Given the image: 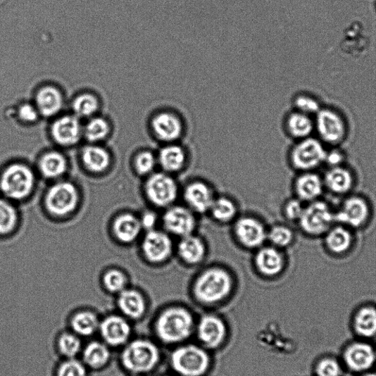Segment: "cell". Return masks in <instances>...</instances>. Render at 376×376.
<instances>
[{"label": "cell", "mask_w": 376, "mask_h": 376, "mask_svg": "<svg viewBox=\"0 0 376 376\" xmlns=\"http://www.w3.org/2000/svg\"><path fill=\"white\" fill-rule=\"evenodd\" d=\"M194 314L183 306H170L161 311L153 322V331L158 340L165 346L184 344L195 332Z\"/></svg>", "instance_id": "obj_1"}, {"label": "cell", "mask_w": 376, "mask_h": 376, "mask_svg": "<svg viewBox=\"0 0 376 376\" xmlns=\"http://www.w3.org/2000/svg\"><path fill=\"white\" fill-rule=\"evenodd\" d=\"M161 361V351L155 341L145 337L132 338L120 349L118 363L128 375H146L156 370Z\"/></svg>", "instance_id": "obj_2"}, {"label": "cell", "mask_w": 376, "mask_h": 376, "mask_svg": "<svg viewBox=\"0 0 376 376\" xmlns=\"http://www.w3.org/2000/svg\"><path fill=\"white\" fill-rule=\"evenodd\" d=\"M234 286L233 277L227 270L212 267L199 273L194 282L192 293L199 303L213 306L227 301Z\"/></svg>", "instance_id": "obj_3"}, {"label": "cell", "mask_w": 376, "mask_h": 376, "mask_svg": "<svg viewBox=\"0 0 376 376\" xmlns=\"http://www.w3.org/2000/svg\"><path fill=\"white\" fill-rule=\"evenodd\" d=\"M169 363L180 376H203L211 369V356L200 345L181 344L170 353Z\"/></svg>", "instance_id": "obj_4"}, {"label": "cell", "mask_w": 376, "mask_h": 376, "mask_svg": "<svg viewBox=\"0 0 376 376\" xmlns=\"http://www.w3.org/2000/svg\"><path fill=\"white\" fill-rule=\"evenodd\" d=\"M35 185V176L27 165L14 163L6 168L0 175V191L12 200L27 198Z\"/></svg>", "instance_id": "obj_5"}, {"label": "cell", "mask_w": 376, "mask_h": 376, "mask_svg": "<svg viewBox=\"0 0 376 376\" xmlns=\"http://www.w3.org/2000/svg\"><path fill=\"white\" fill-rule=\"evenodd\" d=\"M334 222L335 213L330 205L318 199L305 205L298 224L304 234L319 237L326 234Z\"/></svg>", "instance_id": "obj_6"}, {"label": "cell", "mask_w": 376, "mask_h": 376, "mask_svg": "<svg viewBox=\"0 0 376 376\" xmlns=\"http://www.w3.org/2000/svg\"><path fill=\"white\" fill-rule=\"evenodd\" d=\"M132 322L118 313L101 316L98 335L113 350H120L132 338Z\"/></svg>", "instance_id": "obj_7"}, {"label": "cell", "mask_w": 376, "mask_h": 376, "mask_svg": "<svg viewBox=\"0 0 376 376\" xmlns=\"http://www.w3.org/2000/svg\"><path fill=\"white\" fill-rule=\"evenodd\" d=\"M145 193L149 201L160 208L173 206L179 195V187L172 175L153 173L148 177Z\"/></svg>", "instance_id": "obj_8"}, {"label": "cell", "mask_w": 376, "mask_h": 376, "mask_svg": "<svg viewBox=\"0 0 376 376\" xmlns=\"http://www.w3.org/2000/svg\"><path fill=\"white\" fill-rule=\"evenodd\" d=\"M200 346L208 351L223 346L228 337L225 320L215 314H204L196 323L195 332Z\"/></svg>", "instance_id": "obj_9"}, {"label": "cell", "mask_w": 376, "mask_h": 376, "mask_svg": "<svg viewBox=\"0 0 376 376\" xmlns=\"http://www.w3.org/2000/svg\"><path fill=\"white\" fill-rule=\"evenodd\" d=\"M79 201L76 187L70 182L57 183L49 188L45 203L48 211L56 216H65L73 213Z\"/></svg>", "instance_id": "obj_10"}, {"label": "cell", "mask_w": 376, "mask_h": 376, "mask_svg": "<svg viewBox=\"0 0 376 376\" xmlns=\"http://www.w3.org/2000/svg\"><path fill=\"white\" fill-rule=\"evenodd\" d=\"M327 151L318 140L302 139L292 150L290 160L293 166L301 173L313 172L324 163Z\"/></svg>", "instance_id": "obj_11"}, {"label": "cell", "mask_w": 376, "mask_h": 376, "mask_svg": "<svg viewBox=\"0 0 376 376\" xmlns=\"http://www.w3.org/2000/svg\"><path fill=\"white\" fill-rule=\"evenodd\" d=\"M368 201L360 196H351L341 203L335 213V222L350 229L361 228L367 224L370 216Z\"/></svg>", "instance_id": "obj_12"}, {"label": "cell", "mask_w": 376, "mask_h": 376, "mask_svg": "<svg viewBox=\"0 0 376 376\" xmlns=\"http://www.w3.org/2000/svg\"><path fill=\"white\" fill-rule=\"evenodd\" d=\"M234 234L244 247L258 249L267 242L268 230L261 220L246 215L236 220Z\"/></svg>", "instance_id": "obj_13"}, {"label": "cell", "mask_w": 376, "mask_h": 376, "mask_svg": "<svg viewBox=\"0 0 376 376\" xmlns=\"http://www.w3.org/2000/svg\"><path fill=\"white\" fill-rule=\"evenodd\" d=\"M195 214L187 206L180 205L166 208L162 217L165 231L180 238L194 234L196 227Z\"/></svg>", "instance_id": "obj_14"}, {"label": "cell", "mask_w": 376, "mask_h": 376, "mask_svg": "<svg viewBox=\"0 0 376 376\" xmlns=\"http://www.w3.org/2000/svg\"><path fill=\"white\" fill-rule=\"evenodd\" d=\"M142 248L145 258L153 264L166 262L174 251V244L170 235L165 231L158 230L146 232Z\"/></svg>", "instance_id": "obj_15"}, {"label": "cell", "mask_w": 376, "mask_h": 376, "mask_svg": "<svg viewBox=\"0 0 376 376\" xmlns=\"http://www.w3.org/2000/svg\"><path fill=\"white\" fill-rule=\"evenodd\" d=\"M117 313L132 323L144 319L148 311V303L144 295L138 289L126 288L117 295Z\"/></svg>", "instance_id": "obj_16"}, {"label": "cell", "mask_w": 376, "mask_h": 376, "mask_svg": "<svg viewBox=\"0 0 376 376\" xmlns=\"http://www.w3.org/2000/svg\"><path fill=\"white\" fill-rule=\"evenodd\" d=\"M183 197L188 208L194 213L202 214L209 213L216 196L208 184L194 181L185 187Z\"/></svg>", "instance_id": "obj_17"}, {"label": "cell", "mask_w": 376, "mask_h": 376, "mask_svg": "<svg viewBox=\"0 0 376 376\" xmlns=\"http://www.w3.org/2000/svg\"><path fill=\"white\" fill-rule=\"evenodd\" d=\"M113 351L100 339H91L84 344L80 358L90 372H99L110 365Z\"/></svg>", "instance_id": "obj_18"}, {"label": "cell", "mask_w": 376, "mask_h": 376, "mask_svg": "<svg viewBox=\"0 0 376 376\" xmlns=\"http://www.w3.org/2000/svg\"><path fill=\"white\" fill-rule=\"evenodd\" d=\"M254 265L263 277H276L280 275L284 269V256L280 249L272 246H263L256 251Z\"/></svg>", "instance_id": "obj_19"}, {"label": "cell", "mask_w": 376, "mask_h": 376, "mask_svg": "<svg viewBox=\"0 0 376 376\" xmlns=\"http://www.w3.org/2000/svg\"><path fill=\"white\" fill-rule=\"evenodd\" d=\"M317 129L322 140L331 144H338L346 135L343 119L330 110H322L318 113Z\"/></svg>", "instance_id": "obj_20"}, {"label": "cell", "mask_w": 376, "mask_h": 376, "mask_svg": "<svg viewBox=\"0 0 376 376\" xmlns=\"http://www.w3.org/2000/svg\"><path fill=\"white\" fill-rule=\"evenodd\" d=\"M101 318L92 309H80L72 313L68 319V330L82 339H92L98 334Z\"/></svg>", "instance_id": "obj_21"}, {"label": "cell", "mask_w": 376, "mask_h": 376, "mask_svg": "<svg viewBox=\"0 0 376 376\" xmlns=\"http://www.w3.org/2000/svg\"><path fill=\"white\" fill-rule=\"evenodd\" d=\"M151 126L158 139L173 144L182 134L183 126L180 118L173 113L163 112L153 118Z\"/></svg>", "instance_id": "obj_22"}, {"label": "cell", "mask_w": 376, "mask_h": 376, "mask_svg": "<svg viewBox=\"0 0 376 376\" xmlns=\"http://www.w3.org/2000/svg\"><path fill=\"white\" fill-rule=\"evenodd\" d=\"M51 132L56 143L61 146H70L80 141L82 128L77 117L65 115L57 119Z\"/></svg>", "instance_id": "obj_23"}, {"label": "cell", "mask_w": 376, "mask_h": 376, "mask_svg": "<svg viewBox=\"0 0 376 376\" xmlns=\"http://www.w3.org/2000/svg\"><path fill=\"white\" fill-rule=\"evenodd\" d=\"M375 358L374 349L365 343L353 344L344 352V361L346 365L355 372L369 370L373 366Z\"/></svg>", "instance_id": "obj_24"}, {"label": "cell", "mask_w": 376, "mask_h": 376, "mask_svg": "<svg viewBox=\"0 0 376 376\" xmlns=\"http://www.w3.org/2000/svg\"><path fill=\"white\" fill-rule=\"evenodd\" d=\"M325 186L322 178L313 172L302 173L296 180L294 189L296 197L303 203L318 200Z\"/></svg>", "instance_id": "obj_25"}, {"label": "cell", "mask_w": 376, "mask_h": 376, "mask_svg": "<svg viewBox=\"0 0 376 376\" xmlns=\"http://www.w3.org/2000/svg\"><path fill=\"white\" fill-rule=\"evenodd\" d=\"M177 251L180 260L189 265L202 263L207 253L206 245L201 237L194 234L181 237Z\"/></svg>", "instance_id": "obj_26"}, {"label": "cell", "mask_w": 376, "mask_h": 376, "mask_svg": "<svg viewBox=\"0 0 376 376\" xmlns=\"http://www.w3.org/2000/svg\"><path fill=\"white\" fill-rule=\"evenodd\" d=\"M322 180L325 187L332 193L339 195L349 193L354 183L351 170L343 165L329 168Z\"/></svg>", "instance_id": "obj_27"}, {"label": "cell", "mask_w": 376, "mask_h": 376, "mask_svg": "<svg viewBox=\"0 0 376 376\" xmlns=\"http://www.w3.org/2000/svg\"><path fill=\"white\" fill-rule=\"evenodd\" d=\"M324 244L334 255H343L352 247L353 237L351 229L341 225L332 226L324 235Z\"/></svg>", "instance_id": "obj_28"}, {"label": "cell", "mask_w": 376, "mask_h": 376, "mask_svg": "<svg viewBox=\"0 0 376 376\" xmlns=\"http://www.w3.org/2000/svg\"><path fill=\"white\" fill-rule=\"evenodd\" d=\"M158 163L163 172L173 175L184 168L187 161L184 149L177 144H168L159 152Z\"/></svg>", "instance_id": "obj_29"}, {"label": "cell", "mask_w": 376, "mask_h": 376, "mask_svg": "<svg viewBox=\"0 0 376 376\" xmlns=\"http://www.w3.org/2000/svg\"><path fill=\"white\" fill-rule=\"evenodd\" d=\"M142 230L139 218L129 213L117 217L113 224L115 236L125 244L134 242Z\"/></svg>", "instance_id": "obj_30"}, {"label": "cell", "mask_w": 376, "mask_h": 376, "mask_svg": "<svg viewBox=\"0 0 376 376\" xmlns=\"http://www.w3.org/2000/svg\"><path fill=\"white\" fill-rule=\"evenodd\" d=\"M37 108L44 116L50 117L58 113L63 104L61 92L54 87L41 89L36 97Z\"/></svg>", "instance_id": "obj_31"}, {"label": "cell", "mask_w": 376, "mask_h": 376, "mask_svg": "<svg viewBox=\"0 0 376 376\" xmlns=\"http://www.w3.org/2000/svg\"><path fill=\"white\" fill-rule=\"evenodd\" d=\"M83 346V339L70 330L61 332L55 341L56 352L61 358H80Z\"/></svg>", "instance_id": "obj_32"}, {"label": "cell", "mask_w": 376, "mask_h": 376, "mask_svg": "<svg viewBox=\"0 0 376 376\" xmlns=\"http://www.w3.org/2000/svg\"><path fill=\"white\" fill-rule=\"evenodd\" d=\"M82 160L84 165L94 173L104 172L111 163L108 151L97 146L84 148L82 153Z\"/></svg>", "instance_id": "obj_33"}, {"label": "cell", "mask_w": 376, "mask_h": 376, "mask_svg": "<svg viewBox=\"0 0 376 376\" xmlns=\"http://www.w3.org/2000/svg\"><path fill=\"white\" fill-rule=\"evenodd\" d=\"M40 172L48 179H56L65 174L67 170V161L61 153L50 151L41 158Z\"/></svg>", "instance_id": "obj_34"}, {"label": "cell", "mask_w": 376, "mask_h": 376, "mask_svg": "<svg viewBox=\"0 0 376 376\" xmlns=\"http://www.w3.org/2000/svg\"><path fill=\"white\" fill-rule=\"evenodd\" d=\"M354 330L358 335L372 337L376 334V309L365 306L358 311L354 318Z\"/></svg>", "instance_id": "obj_35"}, {"label": "cell", "mask_w": 376, "mask_h": 376, "mask_svg": "<svg viewBox=\"0 0 376 376\" xmlns=\"http://www.w3.org/2000/svg\"><path fill=\"white\" fill-rule=\"evenodd\" d=\"M209 213L219 223L227 224L235 219L237 206L236 203L229 197H215Z\"/></svg>", "instance_id": "obj_36"}, {"label": "cell", "mask_w": 376, "mask_h": 376, "mask_svg": "<svg viewBox=\"0 0 376 376\" xmlns=\"http://www.w3.org/2000/svg\"><path fill=\"white\" fill-rule=\"evenodd\" d=\"M287 127L295 138L304 139L308 138L312 132L313 124L308 115L299 112L289 117Z\"/></svg>", "instance_id": "obj_37"}, {"label": "cell", "mask_w": 376, "mask_h": 376, "mask_svg": "<svg viewBox=\"0 0 376 376\" xmlns=\"http://www.w3.org/2000/svg\"><path fill=\"white\" fill-rule=\"evenodd\" d=\"M18 222L17 214L13 205L5 198L0 197V235H7L15 228Z\"/></svg>", "instance_id": "obj_38"}, {"label": "cell", "mask_w": 376, "mask_h": 376, "mask_svg": "<svg viewBox=\"0 0 376 376\" xmlns=\"http://www.w3.org/2000/svg\"><path fill=\"white\" fill-rule=\"evenodd\" d=\"M294 239V231L286 225H277L268 230L267 241L270 246L280 250L292 245Z\"/></svg>", "instance_id": "obj_39"}, {"label": "cell", "mask_w": 376, "mask_h": 376, "mask_svg": "<svg viewBox=\"0 0 376 376\" xmlns=\"http://www.w3.org/2000/svg\"><path fill=\"white\" fill-rule=\"evenodd\" d=\"M90 371L80 358H61L54 369V376H89Z\"/></svg>", "instance_id": "obj_40"}, {"label": "cell", "mask_w": 376, "mask_h": 376, "mask_svg": "<svg viewBox=\"0 0 376 376\" xmlns=\"http://www.w3.org/2000/svg\"><path fill=\"white\" fill-rule=\"evenodd\" d=\"M73 108L79 117H90L98 111L99 101L97 98L91 94H83L74 100Z\"/></svg>", "instance_id": "obj_41"}, {"label": "cell", "mask_w": 376, "mask_h": 376, "mask_svg": "<svg viewBox=\"0 0 376 376\" xmlns=\"http://www.w3.org/2000/svg\"><path fill=\"white\" fill-rule=\"evenodd\" d=\"M110 133V125L105 119L95 118L84 128V135L90 142H99L107 138Z\"/></svg>", "instance_id": "obj_42"}, {"label": "cell", "mask_w": 376, "mask_h": 376, "mask_svg": "<svg viewBox=\"0 0 376 376\" xmlns=\"http://www.w3.org/2000/svg\"><path fill=\"white\" fill-rule=\"evenodd\" d=\"M104 285L110 294L118 295L127 288V280L124 273L118 270L112 269L106 272Z\"/></svg>", "instance_id": "obj_43"}, {"label": "cell", "mask_w": 376, "mask_h": 376, "mask_svg": "<svg viewBox=\"0 0 376 376\" xmlns=\"http://www.w3.org/2000/svg\"><path fill=\"white\" fill-rule=\"evenodd\" d=\"M158 158L149 151H144L139 153L134 161V167L140 175L149 176L155 173Z\"/></svg>", "instance_id": "obj_44"}, {"label": "cell", "mask_w": 376, "mask_h": 376, "mask_svg": "<svg viewBox=\"0 0 376 376\" xmlns=\"http://www.w3.org/2000/svg\"><path fill=\"white\" fill-rule=\"evenodd\" d=\"M304 208V203L297 197L290 199L284 205L283 213L288 220L298 223Z\"/></svg>", "instance_id": "obj_45"}, {"label": "cell", "mask_w": 376, "mask_h": 376, "mask_svg": "<svg viewBox=\"0 0 376 376\" xmlns=\"http://www.w3.org/2000/svg\"><path fill=\"white\" fill-rule=\"evenodd\" d=\"M318 376H340L341 369L337 361L332 358H325L316 366Z\"/></svg>", "instance_id": "obj_46"}, {"label": "cell", "mask_w": 376, "mask_h": 376, "mask_svg": "<svg viewBox=\"0 0 376 376\" xmlns=\"http://www.w3.org/2000/svg\"><path fill=\"white\" fill-rule=\"evenodd\" d=\"M296 106L299 111L306 115L319 112L318 102L307 96H300L296 100Z\"/></svg>", "instance_id": "obj_47"}, {"label": "cell", "mask_w": 376, "mask_h": 376, "mask_svg": "<svg viewBox=\"0 0 376 376\" xmlns=\"http://www.w3.org/2000/svg\"><path fill=\"white\" fill-rule=\"evenodd\" d=\"M39 111L30 104H24L18 110V115L21 121L26 123L36 122L39 118Z\"/></svg>", "instance_id": "obj_48"}, {"label": "cell", "mask_w": 376, "mask_h": 376, "mask_svg": "<svg viewBox=\"0 0 376 376\" xmlns=\"http://www.w3.org/2000/svg\"><path fill=\"white\" fill-rule=\"evenodd\" d=\"M141 225L143 230L146 232L156 230V227L158 223V216L153 211H146L139 218Z\"/></svg>", "instance_id": "obj_49"}, {"label": "cell", "mask_w": 376, "mask_h": 376, "mask_svg": "<svg viewBox=\"0 0 376 376\" xmlns=\"http://www.w3.org/2000/svg\"><path fill=\"white\" fill-rule=\"evenodd\" d=\"M344 157L343 153L338 151H332L327 152L326 158H325L324 163H326L329 168L337 167L343 165Z\"/></svg>", "instance_id": "obj_50"}, {"label": "cell", "mask_w": 376, "mask_h": 376, "mask_svg": "<svg viewBox=\"0 0 376 376\" xmlns=\"http://www.w3.org/2000/svg\"><path fill=\"white\" fill-rule=\"evenodd\" d=\"M363 376H376V373H372V372L367 373V374H365V375H364Z\"/></svg>", "instance_id": "obj_51"}, {"label": "cell", "mask_w": 376, "mask_h": 376, "mask_svg": "<svg viewBox=\"0 0 376 376\" xmlns=\"http://www.w3.org/2000/svg\"><path fill=\"white\" fill-rule=\"evenodd\" d=\"M128 376H144L141 375H128Z\"/></svg>", "instance_id": "obj_52"}]
</instances>
